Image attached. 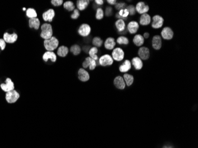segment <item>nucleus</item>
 <instances>
[{
  "label": "nucleus",
  "mask_w": 198,
  "mask_h": 148,
  "mask_svg": "<svg viewBox=\"0 0 198 148\" xmlns=\"http://www.w3.org/2000/svg\"><path fill=\"white\" fill-rule=\"evenodd\" d=\"M53 35L52 25L49 23H44L41 26V37L44 40L51 39Z\"/></svg>",
  "instance_id": "f257e3e1"
},
{
  "label": "nucleus",
  "mask_w": 198,
  "mask_h": 148,
  "mask_svg": "<svg viewBox=\"0 0 198 148\" xmlns=\"http://www.w3.org/2000/svg\"><path fill=\"white\" fill-rule=\"evenodd\" d=\"M43 44L44 47L46 49L47 51L52 52L53 51L55 50L56 49H57L59 45V41L55 37L52 36L51 39H47V40H45Z\"/></svg>",
  "instance_id": "f03ea898"
},
{
  "label": "nucleus",
  "mask_w": 198,
  "mask_h": 148,
  "mask_svg": "<svg viewBox=\"0 0 198 148\" xmlns=\"http://www.w3.org/2000/svg\"><path fill=\"white\" fill-rule=\"evenodd\" d=\"M20 97L19 93L15 90L6 93L5 100L7 103L9 104H13L16 103Z\"/></svg>",
  "instance_id": "7ed1b4c3"
},
{
  "label": "nucleus",
  "mask_w": 198,
  "mask_h": 148,
  "mask_svg": "<svg viewBox=\"0 0 198 148\" xmlns=\"http://www.w3.org/2000/svg\"><path fill=\"white\" fill-rule=\"evenodd\" d=\"M0 87L4 92H9L14 90V84L9 78H7L5 80V83H3L0 85Z\"/></svg>",
  "instance_id": "20e7f679"
},
{
  "label": "nucleus",
  "mask_w": 198,
  "mask_h": 148,
  "mask_svg": "<svg viewBox=\"0 0 198 148\" xmlns=\"http://www.w3.org/2000/svg\"><path fill=\"white\" fill-rule=\"evenodd\" d=\"M98 62L102 66H106L112 65L113 63V59L109 55H104L100 57Z\"/></svg>",
  "instance_id": "39448f33"
},
{
  "label": "nucleus",
  "mask_w": 198,
  "mask_h": 148,
  "mask_svg": "<svg viewBox=\"0 0 198 148\" xmlns=\"http://www.w3.org/2000/svg\"><path fill=\"white\" fill-rule=\"evenodd\" d=\"M124 52L121 48H116L112 52L113 59L116 61H121L124 58Z\"/></svg>",
  "instance_id": "423d86ee"
},
{
  "label": "nucleus",
  "mask_w": 198,
  "mask_h": 148,
  "mask_svg": "<svg viewBox=\"0 0 198 148\" xmlns=\"http://www.w3.org/2000/svg\"><path fill=\"white\" fill-rule=\"evenodd\" d=\"M78 32L83 37H87L91 33V27L87 24H83L79 27Z\"/></svg>",
  "instance_id": "0eeeda50"
},
{
  "label": "nucleus",
  "mask_w": 198,
  "mask_h": 148,
  "mask_svg": "<svg viewBox=\"0 0 198 148\" xmlns=\"http://www.w3.org/2000/svg\"><path fill=\"white\" fill-rule=\"evenodd\" d=\"M97 66L96 61L90 57H87L85 58V61L83 63V66L84 68L86 69L88 67L90 70H94Z\"/></svg>",
  "instance_id": "6e6552de"
},
{
  "label": "nucleus",
  "mask_w": 198,
  "mask_h": 148,
  "mask_svg": "<svg viewBox=\"0 0 198 148\" xmlns=\"http://www.w3.org/2000/svg\"><path fill=\"white\" fill-rule=\"evenodd\" d=\"M18 35L16 33H13L12 34L8 33L7 32L5 33L3 36V39L5 42V43H14L17 40Z\"/></svg>",
  "instance_id": "1a4fd4ad"
},
{
  "label": "nucleus",
  "mask_w": 198,
  "mask_h": 148,
  "mask_svg": "<svg viewBox=\"0 0 198 148\" xmlns=\"http://www.w3.org/2000/svg\"><path fill=\"white\" fill-rule=\"evenodd\" d=\"M153 22L152 23V27L154 28H159L163 26L164 23V19L160 16H155L153 18Z\"/></svg>",
  "instance_id": "9d476101"
},
{
  "label": "nucleus",
  "mask_w": 198,
  "mask_h": 148,
  "mask_svg": "<svg viewBox=\"0 0 198 148\" xmlns=\"http://www.w3.org/2000/svg\"><path fill=\"white\" fill-rule=\"evenodd\" d=\"M55 13L53 9H49L44 12L42 14V18L45 22H52L55 17Z\"/></svg>",
  "instance_id": "9b49d317"
},
{
  "label": "nucleus",
  "mask_w": 198,
  "mask_h": 148,
  "mask_svg": "<svg viewBox=\"0 0 198 148\" xmlns=\"http://www.w3.org/2000/svg\"><path fill=\"white\" fill-rule=\"evenodd\" d=\"M173 32L170 27H164L161 32V36L165 40H171L173 37Z\"/></svg>",
  "instance_id": "f8f14e48"
},
{
  "label": "nucleus",
  "mask_w": 198,
  "mask_h": 148,
  "mask_svg": "<svg viewBox=\"0 0 198 148\" xmlns=\"http://www.w3.org/2000/svg\"><path fill=\"white\" fill-rule=\"evenodd\" d=\"M78 79L82 82H86L90 79V75L88 72L83 68H80L78 72Z\"/></svg>",
  "instance_id": "ddd939ff"
},
{
  "label": "nucleus",
  "mask_w": 198,
  "mask_h": 148,
  "mask_svg": "<svg viewBox=\"0 0 198 148\" xmlns=\"http://www.w3.org/2000/svg\"><path fill=\"white\" fill-rule=\"evenodd\" d=\"M113 83L117 89H119V90H123L126 86V84L123 78L121 76H118L116 77L114 80Z\"/></svg>",
  "instance_id": "4468645a"
},
{
  "label": "nucleus",
  "mask_w": 198,
  "mask_h": 148,
  "mask_svg": "<svg viewBox=\"0 0 198 148\" xmlns=\"http://www.w3.org/2000/svg\"><path fill=\"white\" fill-rule=\"evenodd\" d=\"M138 55H139L140 59H143V60H146L150 57V53L149 49L146 47H141L139 51H138Z\"/></svg>",
  "instance_id": "2eb2a0df"
},
{
  "label": "nucleus",
  "mask_w": 198,
  "mask_h": 148,
  "mask_svg": "<svg viewBox=\"0 0 198 148\" xmlns=\"http://www.w3.org/2000/svg\"><path fill=\"white\" fill-rule=\"evenodd\" d=\"M135 9L138 13L143 14L148 11L149 7L145 5L144 2H139L136 4Z\"/></svg>",
  "instance_id": "dca6fc26"
},
{
  "label": "nucleus",
  "mask_w": 198,
  "mask_h": 148,
  "mask_svg": "<svg viewBox=\"0 0 198 148\" xmlns=\"http://www.w3.org/2000/svg\"><path fill=\"white\" fill-rule=\"evenodd\" d=\"M43 60L45 62H47L49 60H51V62H55L56 61V55L54 52L47 51L43 55Z\"/></svg>",
  "instance_id": "f3484780"
},
{
  "label": "nucleus",
  "mask_w": 198,
  "mask_h": 148,
  "mask_svg": "<svg viewBox=\"0 0 198 148\" xmlns=\"http://www.w3.org/2000/svg\"><path fill=\"white\" fill-rule=\"evenodd\" d=\"M152 45L154 49L156 50H159L161 49V46H162V41H161V38L160 36H155L152 41Z\"/></svg>",
  "instance_id": "a211bd4d"
},
{
  "label": "nucleus",
  "mask_w": 198,
  "mask_h": 148,
  "mask_svg": "<svg viewBox=\"0 0 198 148\" xmlns=\"http://www.w3.org/2000/svg\"><path fill=\"white\" fill-rule=\"evenodd\" d=\"M138 28H139V24L136 22H131L129 23L127 25V30L131 34H134L136 33Z\"/></svg>",
  "instance_id": "6ab92c4d"
},
{
  "label": "nucleus",
  "mask_w": 198,
  "mask_h": 148,
  "mask_svg": "<svg viewBox=\"0 0 198 148\" xmlns=\"http://www.w3.org/2000/svg\"><path fill=\"white\" fill-rule=\"evenodd\" d=\"M40 21L37 18H30L28 20V26L32 28H35V30H38L40 27Z\"/></svg>",
  "instance_id": "aec40b11"
},
{
  "label": "nucleus",
  "mask_w": 198,
  "mask_h": 148,
  "mask_svg": "<svg viewBox=\"0 0 198 148\" xmlns=\"http://www.w3.org/2000/svg\"><path fill=\"white\" fill-rule=\"evenodd\" d=\"M116 45L115 39L112 37L107 38L104 42V47L107 50H112Z\"/></svg>",
  "instance_id": "412c9836"
},
{
  "label": "nucleus",
  "mask_w": 198,
  "mask_h": 148,
  "mask_svg": "<svg viewBox=\"0 0 198 148\" xmlns=\"http://www.w3.org/2000/svg\"><path fill=\"white\" fill-rule=\"evenodd\" d=\"M132 64L136 70H140L143 67V63L140 57H134L132 60Z\"/></svg>",
  "instance_id": "4be33fe9"
},
{
  "label": "nucleus",
  "mask_w": 198,
  "mask_h": 148,
  "mask_svg": "<svg viewBox=\"0 0 198 148\" xmlns=\"http://www.w3.org/2000/svg\"><path fill=\"white\" fill-rule=\"evenodd\" d=\"M90 4V1H86V0H78L77 1V7L79 10L83 11L88 7Z\"/></svg>",
  "instance_id": "5701e85b"
},
{
  "label": "nucleus",
  "mask_w": 198,
  "mask_h": 148,
  "mask_svg": "<svg viewBox=\"0 0 198 148\" xmlns=\"http://www.w3.org/2000/svg\"><path fill=\"white\" fill-rule=\"evenodd\" d=\"M151 17L149 14L146 13L142 14L140 18V24L142 26H146L148 25L151 22Z\"/></svg>",
  "instance_id": "b1692460"
},
{
  "label": "nucleus",
  "mask_w": 198,
  "mask_h": 148,
  "mask_svg": "<svg viewBox=\"0 0 198 148\" xmlns=\"http://www.w3.org/2000/svg\"><path fill=\"white\" fill-rule=\"evenodd\" d=\"M131 68V63L129 60H126L122 65L119 66V71L121 72H127Z\"/></svg>",
  "instance_id": "393cba45"
},
{
  "label": "nucleus",
  "mask_w": 198,
  "mask_h": 148,
  "mask_svg": "<svg viewBox=\"0 0 198 148\" xmlns=\"http://www.w3.org/2000/svg\"><path fill=\"white\" fill-rule=\"evenodd\" d=\"M133 42L137 46H142L144 43V37L141 34H136L133 39Z\"/></svg>",
  "instance_id": "a878e982"
},
{
  "label": "nucleus",
  "mask_w": 198,
  "mask_h": 148,
  "mask_svg": "<svg viewBox=\"0 0 198 148\" xmlns=\"http://www.w3.org/2000/svg\"><path fill=\"white\" fill-rule=\"evenodd\" d=\"M69 52V49L67 47L65 46H61L59 47L58 49L57 54L58 56L61 57H65Z\"/></svg>",
  "instance_id": "bb28decb"
},
{
  "label": "nucleus",
  "mask_w": 198,
  "mask_h": 148,
  "mask_svg": "<svg viewBox=\"0 0 198 148\" xmlns=\"http://www.w3.org/2000/svg\"><path fill=\"white\" fill-rule=\"evenodd\" d=\"M123 78L125 81V84L128 87L131 86L133 84L134 81V76L130 74H125Z\"/></svg>",
  "instance_id": "cd10ccee"
},
{
  "label": "nucleus",
  "mask_w": 198,
  "mask_h": 148,
  "mask_svg": "<svg viewBox=\"0 0 198 148\" xmlns=\"http://www.w3.org/2000/svg\"><path fill=\"white\" fill-rule=\"evenodd\" d=\"M115 26L119 32H123L125 30V23L123 20L119 19L115 23Z\"/></svg>",
  "instance_id": "c85d7f7f"
},
{
  "label": "nucleus",
  "mask_w": 198,
  "mask_h": 148,
  "mask_svg": "<svg viewBox=\"0 0 198 148\" xmlns=\"http://www.w3.org/2000/svg\"><path fill=\"white\" fill-rule=\"evenodd\" d=\"M98 52V49L96 47H93L90 49V50L88 51V54L90 55V57L92 58L96 61L98 60V56L97 55V53Z\"/></svg>",
  "instance_id": "c756f323"
},
{
  "label": "nucleus",
  "mask_w": 198,
  "mask_h": 148,
  "mask_svg": "<svg viewBox=\"0 0 198 148\" xmlns=\"http://www.w3.org/2000/svg\"><path fill=\"white\" fill-rule=\"evenodd\" d=\"M26 16L29 18H37V14L35 9L32 8H29L27 9V11H26Z\"/></svg>",
  "instance_id": "7c9ffc66"
},
{
  "label": "nucleus",
  "mask_w": 198,
  "mask_h": 148,
  "mask_svg": "<svg viewBox=\"0 0 198 148\" xmlns=\"http://www.w3.org/2000/svg\"><path fill=\"white\" fill-rule=\"evenodd\" d=\"M70 51L74 55H78L81 53V49L80 46H78V45H74L71 47Z\"/></svg>",
  "instance_id": "2f4dec72"
},
{
  "label": "nucleus",
  "mask_w": 198,
  "mask_h": 148,
  "mask_svg": "<svg viewBox=\"0 0 198 148\" xmlns=\"http://www.w3.org/2000/svg\"><path fill=\"white\" fill-rule=\"evenodd\" d=\"M64 7L68 11H72L75 9V5L72 1H66L64 4Z\"/></svg>",
  "instance_id": "473e14b6"
},
{
  "label": "nucleus",
  "mask_w": 198,
  "mask_h": 148,
  "mask_svg": "<svg viewBox=\"0 0 198 148\" xmlns=\"http://www.w3.org/2000/svg\"><path fill=\"white\" fill-rule=\"evenodd\" d=\"M92 43L95 47H101L103 45V41L100 37H96L93 39Z\"/></svg>",
  "instance_id": "72a5a7b5"
},
{
  "label": "nucleus",
  "mask_w": 198,
  "mask_h": 148,
  "mask_svg": "<svg viewBox=\"0 0 198 148\" xmlns=\"http://www.w3.org/2000/svg\"><path fill=\"white\" fill-rule=\"evenodd\" d=\"M117 43L119 45H127L129 43V40L125 36H121L117 38Z\"/></svg>",
  "instance_id": "f704fd0d"
},
{
  "label": "nucleus",
  "mask_w": 198,
  "mask_h": 148,
  "mask_svg": "<svg viewBox=\"0 0 198 148\" xmlns=\"http://www.w3.org/2000/svg\"><path fill=\"white\" fill-rule=\"evenodd\" d=\"M104 17V12L102 8H98L97 9V12L96 14V17L97 20H101Z\"/></svg>",
  "instance_id": "c9c22d12"
},
{
  "label": "nucleus",
  "mask_w": 198,
  "mask_h": 148,
  "mask_svg": "<svg viewBox=\"0 0 198 148\" xmlns=\"http://www.w3.org/2000/svg\"><path fill=\"white\" fill-rule=\"evenodd\" d=\"M126 9H127V11L129 12V14H130L131 16L135 15V8L134 5H129L127 7Z\"/></svg>",
  "instance_id": "e433bc0d"
},
{
  "label": "nucleus",
  "mask_w": 198,
  "mask_h": 148,
  "mask_svg": "<svg viewBox=\"0 0 198 148\" xmlns=\"http://www.w3.org/2000/svg\"><path fill=\"white\" fill-rule=\"evenodd\" d=\"M126 4L124 3H118L115 4V8L117 10H121L122 9L125 8Z\"/></svg>",
  "instance_id": "4c0bfd02"
},
{
  "label": "nucleus",
  "mask_w": 198,
  "mask_h": 148,
  "mask_svg": "<svg viewBox=\"0 0 198 148\" xmlns=\"http://www.w3.org/2000/svg\"><path fill=\"white\" fill-rule=\"evenodd\" d=\"M80 11H78V9H75L74 10L73 14H71V18L75 20V19H77V18L79 17V16H80Z\"/></svg>",
  "instance_id": "58836bf2"
},
{
  "label": "nucleus",
  "mask_w": 198,
  "mask_h": 148,
  "mask_svg": "<svg viewBox=\"0 0 198 148\" xmlns=\"http://www.w3.org/2000/svg\"><path fill=\"white\" fill-rule=\"evenodd\" d=\"M62 0H52V1H51V4L55 7L60 6L62 4Z\"/></svg>",
  "instance_id": "ea45409f"
},
{
  "label": "nucleus",
  "mask_w": 198,
  "mask_h": 148,
  "mask_svg": "<svg viewBox=\"0 0 198 148\" xmlns=\"http://www.w3.org/2000/svg\"><path fill=\"white\" fill-rule=\"evenodd\" d=\"M112 14V8L111 7H108L106 8L105 11V15L107 17L111 16Z\"/></svg>",
  "instance_id": "a19ab883"
},
{
  "label": "nucleus",
  "mask_w": 198,
  "mask_h": 148,
  "mask_svg": "<svg viewBox=\"0 0 198 148\" xmlns=\"http://www.w3.org/2000/svg\"><path fill=\"white\" fill-rule=\"evenodd\" d=\"M6 47V43L3 39H0V49L4 51Z\"/></svg>",
  "instance_id": "79ce46f5"
},
{
  "label": "nucleus",
  "mask_w": 198,
  "mask_h": 148,
  "mask_svg": "<svg viewBox=\"0 0 198 148\" xmlns=\"http://www.w3.org/2000/svg\"><path fill=\"white\" fill-rule=\"evenodd\" d=\"M95 3H96V4H97L98 5H102L103 4L104 1H102V0H100H100H99V1H98V0H96Z\"/></svg>",
  "instance_id": "37998d69"
},
{
  "label": "nucleus",
  "mask_w": 198,
  "mask_h": 148,
  "mask_svg": "<svg viewBox=\"0 0 198 148\" xmlns=\"http://www.w3.org/2000/svg\"><path fill=\"white\" fill-rule=\"evenodd\" d=\"M107 3L111 4V5H115L116 4V0H108L107 1Z\"/></svg>",
  "instance_id": "c03bdc74"
},
{
  "label": "nucleus",
  "mask_w": 198,
  "mask_h": 148,
  "mask_svg": "<svg viewBox=\"0 0 198 148\" xmlns=\"http://www.w3.org/2000/svg\"><path fill=\"white\" fill-rule=\"evenodd\" d=\"M144 37H145V38L147 39V38L149 37V36H150V34L148 33H144Z\"/></svg>",
  "instance_id": "a18cd8bd"
},
{
  "label": "nucleus",
  "mask_w": 198,
  "mask_h": 148,
  "mask_svg": "<svg viewBox=\"0 0 198 148\" xmlns=\"http://www.w3.org/2000/svg\"><path fill=\"white\" fill-rule=\"evenodd\" d=\"M90 49V48L88 46H85V47H84V52H85V51H86V52H88V49Z\"/></svg>",
  "instance_id": "49530a36"
},
{
  "label": "nucleus",
  "mask_w": 198,
  "mask_h": 148,
  "mask_svg": "<svg viewBox=\"0 0 198 148\" xmlns=\"http://www.w3.org/2000/svg\"><path fill=\"white\" fill-rule=\"evenodd\" d=\"M23 10H26V8H23Z\"/></svg>",
  "instance_id": "de8ad7c7"
}]
</instances>
